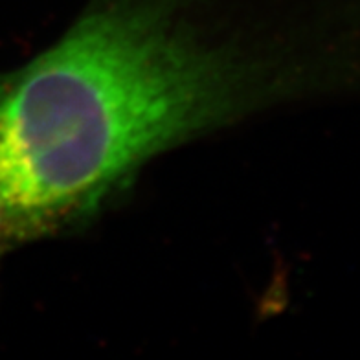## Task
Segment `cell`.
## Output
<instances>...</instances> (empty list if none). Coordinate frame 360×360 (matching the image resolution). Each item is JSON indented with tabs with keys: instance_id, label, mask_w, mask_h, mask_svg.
Wrapping results in <instances>:
<instances>
[{
	"instance_id": "obj_1",
	"label": "cell",
	"mask_w": 360,
	"mask_h": 360,
	"mask_svg": "<svg viewBox=\"0 0 360 360\" xmlns=\"http://www.w3.org/2000/svg\"><path fill=\"white\" fill-rule=\"evenodd\" d=\"M322 53L302 24L212 0H90L0 70V259L94 221L160 155L307 96Z\"/></svg>"
}]
</instances>
